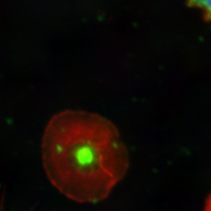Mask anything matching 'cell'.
<instances>
[{"label": "cell", "mask_w": 211, "mask_h": 211, "mask_svg": "<svg viewBox=\"0 0 211 211\" xmlns=\"http://www.w3.org/2000/svg\"><path fill=\"white\" fill-rule=\"evenodd\" d=\"M186 5L188 7L200 9L205 21H211V0L205 1L193 0L187 2Z\"/></svg>", "instance_id": "cell-2"}, {"label": "cell", "mask_w": 211, "mask_h": 211, "mask_svg": "<svg viewBox=\"0 0 211 211\" xmlns=\"http://www.w3.org/2000/svg\"><path fill=\"white\" fill-rule=\"evenodd\" d=\"M205 211H211V194L207 199L205 206Z\"/></svg>", "instance_id": "cell-3"}, {"label": "cell", "mask_w": 211, "mask_h": 211, "mask_svg": "<svg viewBox=\"0 0 211 211\" xmlns=\"http://www.w3.org/2000/svg\"><path fill=\"white\" fill-rule=\"evenodd\" d=\"M41 153L50 182L80 202L105 199L129 166L128 152L116 126L84 110L67 109L50 119Z\"/></svg>", "instance_id": "cell-1"}]
</instances>
